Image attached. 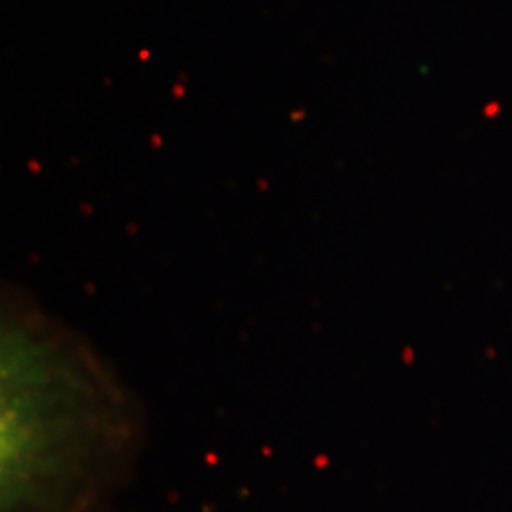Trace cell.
<instances>
[{"mask_svg": "<svg viewBox=\"0 0 512 512\" xmlns=\"http://www.w3.org/2000/svg\"><path fill=\"white\" fill-rule=\"evenodd\" d=\"M18 340L4 334L2 512H90L128 465V397L52 323H23Z\"/></svg>", "mask_w": 512, "mask_h": 512, "instance_id": "cell-1", "label": "cell"}]
</instances>
